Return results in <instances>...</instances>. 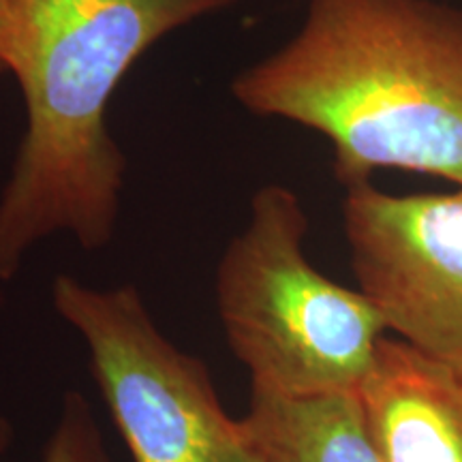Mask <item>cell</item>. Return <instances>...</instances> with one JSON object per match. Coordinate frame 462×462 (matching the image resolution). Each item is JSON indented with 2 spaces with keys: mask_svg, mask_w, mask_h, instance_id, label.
<instances>
[{
  "mask_svg": "<svg viewBox=\"0 0 462 462\" xmlns=\"http://www.w3.org/2000/svg\"><path fill=\"white\" fill-rule=\"evenodd\" d=\"M248 112L328 137L343 187L396 170L462 187V9L310 0L289 42L231 82Z\"/></svg>",
  "mask_w": 462,
  "mask_h": 462,
  "instance_id": "1",
  "label": "cell"
},
{
  "mask_svg": "<svg viewBox=\"0 0 462 462\" xmlns=\"http://www.w3.org/2000/svg\"><path fill=\"white\" fill-rule=\"evenodd\" d=\"M231 0H14L7 71L26 133L0 195V281L65 231L86 251L112 242L126 161L107 129L120 79L159 39Z\"/></svg>",
  "mask_w": 462,
  "mask_h": 462,
  "instance_id": "2",
  "label": "cell"
},
{
  "mask_svg": "<svg viewBox=\"0 0 462 462\" xmlns=\"http://www.w3.org/2000/svg\"><path fill=\"white\" fill-rule=\"evenodd\" d=\"M309 217L296 190L263 184L217 265L229 349L251 392L276 398L357 394L385 328L360 289L328 279L306 255Z\"/></svg>",
  "mask_w": 462,
  "mask_h": 462,
  "instance_id": "3",
  "label": "cell"
},
{
  "mask_svg": "<svg viewBox=\"0 0 462 462\" xmlns=\"http://www.w3.org/2000/svg\"><path fill=\"white\" fill-rule=\"evenodd\" d=\"M51 300L88 346L133 462H251L240 418L223 407L208 366L159 330L135 287L95 289L60 274Z\"/></svg>",
  "mask_w": 462,
  "mask_h": 462,
  "instance_id": "4",
  "label": "cell"
},
{
  "mask_svg": "<svg viewBox=\"0 0 462 462\" xmlns=\"http://www.w3.org/2000/svg\"><path fill=\"white\" fill-rule=\"evenodd\" d=\"M343 227L357 289L385 328L462 377V187L392 195L354 184Z\"/></svg>",
  "mask_w": 462,
  "mask_h": 462,
  "instance_id": "5",
  "label": "cell"
},
{
  "mask_svg": "<svg viewBox=\"0 0 462 462\" xmlns=\"http://www.w3.org/2000/svg\"><path fill=\"white\" fill-rule=\"evenodd\" d=\"M383 462H462V377L401 338H381L360 390Z\"/></svg>",
  "mask_w": 462,
  "mask_h": 462,
  "instance_id": "6",
  "label": "cell"
},
{
  "mask_svg": "<svg viewBox=\"0 0 462 462\" xmlns=\"http://www.w3.org/2000/svg\"><path fill=\"white\" fill-rule=\"evenodd\" d=\"M240 426L259 462H383L357 394L276 398L251 392Z\"/></svg>",
  "mask_w": 462,
  "mask_h": 462,
  "instance_id": "7",
  "label": "cell"
},
{
  "mask_svg": "<svg viewBox=\"0 0 462 462\" xmlns=\"http://www.w3.org/2000/svg\"><path fill=\"white\" fill-rule=\"evenodd\" d=\"M43 462H109L101 430L82 394L69 392L60 420L45 446Z\"/></svg>",
  "mask_w": 462,
  "mask_h": 462,
  "instance_id": "8",
  "label": "cell"
},
{
  "mask_svg": "<svg viewBox=\"0 0 462 462\" xmlns=\"http://www.w3.org/2000/svg\"><path fill=\"white\" fill-rule=\"evenodd\" d=\"M11 3L14 0H0V73L7 71V39L11 22Z\"/></svg>",
  "mask_w": 462,
  "mask_h": 462,
  "instance_id": "9",
  "label": "cell"
},
{
  "mask_svg": "<svg viewBox=\"0 0 462 462\" xmlns=\"http://www.w3.org/2000/svg\"><path fill=\"white\" fill-rule=\"evenodd\" d=\"M11 443H14V426H11V421L7 418L0 415V456L7 452Z\"/></svg>",
  "mask_w": 462,
  "mask_h": 462,
  "instance_id": "10",
  "label": "cell"
},
{
  "mask_svg": "<svg viewBox=\"0 0 462 462\" xmlns=\"http://www.w3.org/2000/svg\"><path fill=\"white\" fill-rule=\"evenodd\" d=\"M251 462H259V460L255 458V456H253V454H251Z\"/></svg>",
  "mask_w": 462,
  "mask_h": 462,
  "instance_id": "11",
  "label": "cell"
}]
</instances>
